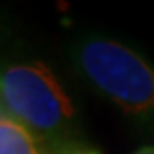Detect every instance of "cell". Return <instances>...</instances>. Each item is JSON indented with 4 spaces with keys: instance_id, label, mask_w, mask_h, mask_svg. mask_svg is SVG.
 Instances as JSON below:
<instances>
[{
    "instance_id": "cell-2",
    "label": "cell",
    "mask_w": 154,
    "mask_h": 154,
    "mask_svg": "<svg viewBox=\"0 0 154 154\" xmlns=\"http://www.w3.org/2000/svg\"><path fill=\"white\" fill-rule=\"evenodd\" d=\"M84 74L126 113L154 112V67L128 47L109 39H87L76 48Z\"/></svg>"
},
{
    "instance_id": "cell-5",
    "label": "cell",
    "mask_w": 154,
    "mask_h": 154,
    "mask_svg": "<svg viewBox=\"0 0 154 154\" xmlns=\"http://www.w3.org/2000/svg\"><path fill=\"white\" fill-rule=\"evenodd\" d=\"M136 154H154V147H147V149H141Z\"/></svg>"
},
{
    "instance_id": "cell-1",
    "label": "cell",
    "mask_w": 154,
    "mask_h": 154,
    "mask_svg": "<svg viewBox=\"0 0 154 154\" xmlns=\"http://www.w3.org/2000/svg\"><path fill=\"white\" fill-rule=\"evenodd\" d=\"M2 108L37 139L54 149L71 141L74 108L56 76L43 63H19L2 72Z\"/></svg>"
},
{
    "instance_id": "cell-4",
    "label": "cell",
    "mask_w": 154,
    "mask_h": 154,
    "mask_svg": "<svg viewBox=\"0 0 154 154\" xmlns=\"http://www.w3.org/2000/svg\"><path fill=\"white\" fill-rule=\"evenodd\" d=\"M45 154H100V152L95 149H89V147H84L78 141H69V143H63V145H58L54 149H47Z\"/></svg>"
},
{
    "instance_id": "cell-3",
    "label": "cell",
    "mask_w": 154,
    "mask_h": 154,
    "mask_svg": "<svg viewBox=\"0 0 154 154\" xmlns=\"http://www.w3.org/2000/svg\"><path fill=\"white\" fill-rule=\"evenodd\" d=\"M0 154H41L35 136L4 108L0 113Z\"/></svg>"
}]
</instances>
